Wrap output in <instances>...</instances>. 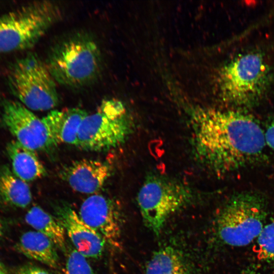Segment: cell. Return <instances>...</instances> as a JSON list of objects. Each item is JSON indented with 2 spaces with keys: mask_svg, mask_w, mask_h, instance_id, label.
I'll return each instance as SVG.
<instances>
[{
  "mask_svg": "<svg viewBox=\"0 0 274 274\" xmlns=\"http://www.w3.org/2000/svg\"><path fill=\"white\" fill-rule=\"evenodd\" d=\"M190 143L196 160L223 175L262 157L264 133L251 115L235 110L195 107L189 110Z\"/></svg>",
  "mask_w": 274,
  "mask_h": 274,
  "instance_id": "cell-1",
  "label": "cell"
},
{
  "mask_svg": "<svg viewBox=\"0 0 274 274\" xmlns=\"http://www.w3.org/2000/svg\"><path fill=\"white\" fill-rule=\"evenodd\" d=\"M55 81L70 88H80L99 76L102 56L89 35L78 32L59 41L51 49L45 62Z\"/></svg>",
  "mask_w": 274,
  "mask_h": 274,
  "instance_id": "cell-2",
  "label": "cell"
},
{
  "mask_svg": "<svg viewBox=\"0 0 274 274\" xmlns=\"http://www.w3.org/2000/svg\"><path fill=\"white\" fill-rule=\"evenodd\" d=\"M62 14L57 4L41 1L0 15V54L31 48Z\"/></svg>",
  "mask_w": 274,
  "mask_h": 274,
  "instance_id": "cell-3",
  "label": "cell"
},
{
  "mask_svg": "<svg viewBox=\"0 0 274 274\" xmlns=\"http://www.w3.org/2000/svg\"><path fill=\"white\" fill-rule=\"evenodd\" d=\"M268 82V67L262 55L255 52L235 57L222 67L218 78L221 98L237 107L258 101Z\"/></svg>",
  "mask_w": 274,
  "mask_h": 274,
  "instance_id": "cell-4",
  "label": "cell"
},
{
  "mask_svg": "<svg viewBox=\"0 0 274 274\" xmlns=\"http://www.w3.org/2000/svg\"><path fill=\"white\" fill-rule=\"evenodd\" d=\"M194 197L193 189L186 184L151 174L146 178L136 199L145 224L158 235L168 218L191 203Z\"/></svg>",
  "mask_w": 274,
  "mask_h": 274,
  "instance_id": "cell-5",
  "label": "cell"
},
{
  "mask_svg": "<svg viewBox=\"0 0 274 274\" xmlns=\"http://www.w3.org/2000/svg\"><path fill=\"white\" fill-rule=\"evenodd\" d=\"M134 129L133 119L122 102L104 99L83 120L76 146L87 151H108L124 144Z\"/></svg>",
  "mask_w": 274,
  "mask_h": 274,
  "instance_id": "cell-6",
  "label": "cell"
},
{
  "mask_svg": "<svg viewBox=\"0 0 274 274\" xmlns=\"http://www.w3.org/2000/svg\"><path fill=\"white\" fill-rule=\"evenodd\" d=\"M266 217V203L261 196L251 192L235 195L217 216L218 236L228 246H246L259 236L265 225Z\"/></svg>",
  "mask_w": 274,
  "mask_h": 274,
  "instance_id": "cell-7",
  "label": "cell"
},
{
  "mask_svg": "<svg viewBox=\"0 0 274 274\" xmlns=\"http://www.w3.org/2000/svg\"><path fill=\"white\" fill-rule=\"evenodd\" d=\"M12 94L30 110L52 109L59 102L56 81L45 62L33 53L19 59L7 76Z\"/></svg>",
  "mask_w": 274,
  "mask_h": 274,
  "instance_id": "cell-8",
  "label": "cell"
},
{
  "mask_svg": "<svg viewBox=\"0 0 274 274\" xmlns=\"http://www.w3.org/2000/svg\"><path fill=\"white\" fill-rule=\"evenodd\" d=\"M2 119L15 140L31 150L47 152L56 146L49 136L42 118L18 100L3 101Z\"/></svg>",
  "mask_w": 274,
  "mask_h": 274,
  "instance_id": "cell-9",
  "label": "cell"
},
{
  "mask_svg": "<svg viewBox=\"0 0 274 274\" xmlns=\"http://www.w3.org/2000/svg\"><path fill=\"white\" fill-rule=\"evenodd\" d=\"M78 213L112 249H121L122 212L114 199L100 194L91 195L82 202Z\"/></svg>",
  "mask_w": 274,
  "mask_h": 274,
  "instance_id": "cell-10",
  "label": "cell"
},
{
  "mask_svg": "<svg viewBox=\"0 0 274 274\" xmlns=\"http://www.w3.org/2000/svg\"><path fill=\"white\" fill-rule=\"evenodd\" d=\"M55 212L75 250L86 258H98L102 255L105 241L78 212L65 203L57 206Z\"/></svg>",
  "mask_w": 274,
  "mask_h": 274,
  "instance_id": "cell-11",
  "label": "cell"
},
{
  "mask_svg": "<svg viewBox=\"0 0 274 274\" xmlns=\"http://www.w3.org/2000/svg\"><path fill=\"white\" fill-rule=\"evenodd\" d=\"M111 173V167L107 162L82 159L63 167L59 175L73 190L94 194L102 188Z\"/></svg>",
  "mask_w": 274,
  "mask_h": 274,
  "instance_id": "cell-12",
  "label": "cell"
},
{
  "mask_svg": "<svg viewBox=\"0 0 274 274\" xmlns=\"http://www.w3.org/2000/svg\"><path fill=\"white\" fill-rule=\"evenodd\" d=\"M88 114L82 109L72 108L52 111L42 120L56 146L60 143L76 146L80 126Z\"/></svg>",
  "mask_w": 274,
  "mask_h": 274,
  "instance_id": "cell-13",
  "label": "cell"
},
{
  "mask_svg": "<svg viewBox=\"0 0 274 274\" xmlns=\"http://www.w3.org/2000/svg\"><path fill=\"white\" fill-rule=\"evenodd\" d=\"M145 274H195L185 253L172 246L162 247L153 253L146 264Z\"/></svg>",
  "mask_w": 274,
  "mask_h": 274,
  "instance_id": "cell-14",
  "label": "cell"
},
{
  "mask_svg": "<svg viewBox=\"0 0 274 274\" xmlns=\"http://www.w3.org/2000/svg\"><path fill=\"white\" fill-rule=\"evenodd\" d=\"M6 152L11 162L13 173L22 181L27 183L46 175V170L36 152L23 146L16 140L7 143Z\"/></svg>",
  "mask_w": 274,
  "mask_h": 274,
  "instance_id": "cell-15",
  "label": "cell"
},
{
  "mask_svg": "<svg viewBox=\"0 0 274 274\" xmlns=\"http://www.w3.org/2000/svg\"><path fill=\"white\" fill-rule=\"evenodd\" d=\"M56 246L43 234L36 230L24 233L17 245L18 251L27 257L57 268L59 259Z\"/></svg>",
  "mask_w": 274,
  "mask_h": 274,
  "instance_id": "cell-16",
  "label": "cell"
},
{
  "mask_svg": "<svg viewBox=\"0 0 274 274\" xmlns=\"http://www.w3.org/2000/svg\"><path fill=\"white\" fill-rule=\"evenodd\" d=\"M32 200L27 183L18 178L8 165L0 166V202L19 208L27 207Z\"/></svg>",
  "mask_w": 274,
  "mask_h": 274,
  "instance_id": "cell-17",
  "label": "cell"
},
{
  "mask_svg": "<svg viewBox=\"0 0 274 274\" xmlns=\"http://www.w3.org/2000/svg\"><path fill=\"white\" fill-rule=\"evenodd\" d=\"M26 222L50 239L56 247L66 250L65 230L60 221L39 206L32 207L26 214Z\"/></svg>",
  "mask_w": 274,
  "mask_h": 274,
  "instance_id": "cell-18",
  "label": "cell"
},
{
  "mask_svg": "<svg viewBox=\"0 0 274 274\" xmlns=\"http://www.w3.org/2000/svg\"><path fill=\"white\" fill-rule=\"evenodd\" d=\"M256 248L259 259L274 262V220L264 225L257 238Z\"/></svg>",
  "mask_w": 274,
  "mask_h": 274,
  "instance_id": "cell-19",
  "label": "cell"
},
{
  "mask_svg": "<svg viewBox=\"0 0 274 274\" xmlns=\"http://www.w3.org/2000/svg\"><path fill=\"white\" fill-rule=\"evenodd\" d=\"M65 274H95L87 258L76 250L67 253L65 267Z\"/></svg>",
  "mask_w": 274,
  "mask_h": 274,
  "instance_id": "cell-20",
  "label": "cell"
},
{
  "mask_svg": "<svg viewBox=\"0 0 274 274\" xmlns=\"http://www.w3.org/2000/svg\"><path fill=\"white\" fill-rule=\"evenodd\" d=\"M18 274H53L52 272L42 268L33 266L27 265L23 267L19 271Z\"/></svg>",
  "mask_w": 274,
  "mask_h": 274,
  "instance_id": "cell-21",
  "label": "cell"
},
{
  "mask_svg": "<svg viewBox=\"0 0 274 274\" xmlns=\"http://www.w3.org/2000/svg\"><path fill=\"white\" fill-rule=\"evenodd\" d=\"M264 135L266 144L274 150V117L268 125Z\"/></svg>",
  "mask_w": 274,
  "mask_h": 274,
  "instance_id": "cell-22",
  "label": "cell"
},
{
  "mask_svg": "<svg viewBox=\"0 0 274 274\" xmlns=\"http://www.w3.org/2000/svg\"><path fill=\"white\" fill-rule=\"evenodd\" d=\"M0 274H7L1 262H0Z\"/></svg>",
  "mask_w": 274,
  "mask_h": 274,
  "instance_id": "cell-23",
  "label": "cell"
},
{
  "mask_svg": "<svg viewBox=\"0 0 274 274\" xmlns=\"http://www.w3.org/2000/svg\"><path fill=\"white\" fill-rule=\"evenodd\" d=\"M241 274H259V273L252 270H249L248 271L244 272L242 273Z\"/></svg>",
  "mask_w": 274,
  "mask_h": 274,
  "instance_id": "cell-24",
  "label": "cell"
},
{
  "mask_svg": "<svg viewBox=\"0 0 274 274\" xmlns=\"http://www.w3.org/2000/svg\"><path fill=\"white\" fill-rule=\"evenodd\" d=\"M3 232V227L2 221L0 220V238L1 237Z\"/></svg>",
  "mask_w": 274,
  "mask_h": 274,
  "instance_id": "cell-25",
  "label": "cell"
}]
</instances>
